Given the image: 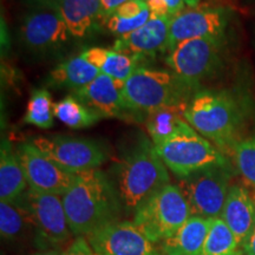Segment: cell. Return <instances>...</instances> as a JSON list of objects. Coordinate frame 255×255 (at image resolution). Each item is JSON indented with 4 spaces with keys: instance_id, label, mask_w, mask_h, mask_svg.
<instances>
[{
    "instance_id": "cell-22",
    "label": "cell",
    "mask_w": 255,
    "mask_h": 255,
    "mask_svg": "<svg viewBox=\"0 0 255 255\" xmlns=\"http://www.w3.org/2000/svg\"><path fill=\"white\" fill-rule=\"evenodd\" d=\"M33 234L31 215L21 197L14 202H0V235L8 242H15Z\"/></svg>"
},
{
    "instance_id": "cell-39",
    "label": "cell",
    "mask_w": 255,
    "mask_h": 255,
    "mask_svg": "<svg viewBox=\"0 0 255 255\" xmlns=\"http://www.w3.org/2000/svg\"><path fill=\"white\" fill-rule=\"evenodd\" d=\"M254 200H255V197H254Z\"/></svg>"
},
{
    "instance_id": "cell-8",
    "label": "cell",
    "mask_w": 255,
    "mask_h": 255,
    "mask_svg": "<svg viewBox=\"0 0 255 255\" xmlns=\"http://www.w3.org/2000/svg\"><path fill=\"white\" fill-rule=\"evenodd\" d=\"M33 225V244L39 251L59 248L73 237L63 199L56 194L39 193L28 188L21 196Z\"/></svg>"
},
{
    "instance_id": "cell-27",
    "label": "cell",
    "mask_w": 255,
    "mask_h": 255,
    "mask_svg": "<svg viewBox=\"0 0 255 255\" xmlns=\"http://www.w3.org/2000/svg\"><path fill=\"white\" fill-rule=\"evenodd\" d=\"M146 59L138 56H131L121 51L108 49V55L101 69V73L109 76L114 81L124 85L133 71L139 66L144 65Z\"/></svg>"
},
{
    "instance_id": "cell-5",
    "label": "cell",
    "mask_w": 255,
    "mask_h": 255,
    "mask_svg": "<svg viewBox=\"0 0 255 255\" xmlns=\"http://www.w3.org/2000/svg\"><path fill=\"white\" fill-rule=\"evenodd\" d=\"M154 145L165 167L178 180L213 165L227 164L221 150L187 121L173 136Z\"/></svg>"
},
{
    "instance_id": "cell-37",
    "label": "cell",
    "mask_w": 255,
    "mask_h": 255,
    "mask_svg": "<svg viewBox=\"0 0 255 255\" xmlns=\"http://www.w3.org/2000/svg\"><path fill=\"white\" fill-rule=\"evenodd\" d=\"M64 252L65 251H62L60 248H51V250L38 251L31 255H64Z\"/></svg>"
},
{
    "instance_id": "cell-7",
    "label": "cell",
    "mask_w": 255,
    "mask_h": 255,
    "mask_svg": "<svg viewBox=\"0 0 255 255\" xmlns=\"http://www.w3.org/2000/svg\"><path fill=\"white\" fill-rule=\"evenodd\" d=\"M223 40L197 38L181 43L168 53L165 63L193 90L214 77L222 66Z\"/></svg>"
},
{
    "instance_id": "cell-4",
    "label": "cell",
    "mask_w": 255,
    "mask_h": 255,
    "mask_svg": "<svg viewBox=\"0 0 255 255\" xmlns=\"http://www.w3.org/2000/svg\"><path fill=\"white\" fill-rule=\"evenodd\" d=\"M174 71L142 65L137 68L122 88L123 100L132 111L146 115L163 108H186L195 94Z\"/></svg>"
},
{
    "instance_id": "cell-11",
    "label": "cell",
    "mask_w": 255,
    "mask_h": 255,
    "mask_svg": "<svg viewBox=\"0 0 255 255\" xmlns=\"http://www.w3.org/2000/svg\"><path fill=\"white\" fill-rule=\"evenodd\" d=\"M229 14L225 8H186L170 21L167 53L186 40L197 38L225 39Z\"/></svg>"
},
{
    "instance_id": "cell-3",
    "label": "cell",
    "mask_w": 255,
    "mask_h": 255,
    "mask_svg": "<svg viewBox=\"0 0 255 255\" xmlns=\"http://www.w3.org/2000/svg\"><path fill=\"white\" fill-rule=\"evenodd\" d=\"M183 119L219 150L234 149L245 121L244 107L228 90L196 91L183 110Z\"/></svg>"
},
{
    "instance_id": "cell-16",
    "label": "cell",
    "mask_w": 255,
    "mask_h": 255,
    "mask_svg": "<svg viewBox=\"0 0 255 255\" xmlns=\"http://www.w3.org/2000/svg\"><path fill=\"white\" fill-rule=\"evenodd\" d=\"M170 21L171 18L151 17L138 30L116 39L113 49L144 59L157 52H167Z\"/></svg>"
},
{
    "instance_id": "cell-35",
    "label": "cell",
    "mask_w": 255,
    "mask_h": 255,
    "mask_svg": "<svg viewBox=\"0 0 255 255\" xmlns=\"http://www.w3.org/2000/svg\"><path fill=\"white\" fill-rule=\"evenodd\" d=\"M33 8H57L60 0H25Z\"/></svg>"
},
{
    "instance_id": "cell-2",
    "label": "cell",
    "mask_w": 255,
    "mask_h": 255,
    "mask_svg": "<svg viewBox=\"0 0 255 255\" xmlns=\"http://www.w3.org/2000/svg\"><path fill=\"white\" fill-rule=\"evenodd\" d=\"M114 183L126 214H135L155 194L170 184L165 167L151 139L138 135L114 165Z\"/></svg>"
},
{
    "instance_id": "cell-23",
    "label": "cell",
    "mask_w": 255,
    "mask_h": 255,
    "mask_svg": "<svg viewBox=\"0 0 255 255\" xmlns=\"http://www.w3.org/2000/svg\"><path fill=\"white\" fill-rule=\"evenodd\" d=\"M55 115L71 129H85L103 119L73 94L55 103Z\"/></svg>"
},
{
    "instance_id": "cell-13",
    "label": "cell",
    "mask_w": 255,
    "mask_h": 255,
    "mask_svg": "<svg viewBox=\"0 0 255 255\" xmlns=\"http://www.w3.org/2000/svg\"><path fill=\"white\" fill-rule=\"evenodd\" d=\"M23 45L33 53H50L68 43L70 31L57 8H33L20 25Z\"/></svg>"
},
{
    "instance_id": "cell-20",
    "label": "cell",
    "mask_w": 255,
    "mask_h": 255,
    "mask_svg": "<svg viewBox=\"0 0 255 255\" xmlns=\"http://www.w3.org/2000/svg\"><path fill=\"white\" fill-rule=\"evenodd\" d=\"M28 189L23 165L17 149L8 141L1 142L0 151V200L14 202Z\"/></svg>"
},
{
    "instance_id": "cell-21",
    "label": "cell",
    "mask_w": 255,
    "mask_h": 255,
    "mask_svg": "<svg viewBox=\"0 0 255 255\" xmlns=\"http://www.w3.org/2000/svg\"><path fill=\"white\" fill-rule=\"evenodd\" d=\"M101 71L81 56L72 57L59 63L51 70L46 84L55 89H69L76 91L90 84Z\"/></svg>"
},
{
    "instance_id": "cell-25",
    "label": "cell",
    "mask_w": 255,
    "mask_h": 255,
    "mask_svg": "<svg viewBox=\"0 0 255 255\" xmlns=\"http://www.w3.org/2000/svg\"><path fill=\"white\" fill-rule=\"evenodd\" d=\"M55 103L46 88L33 89L27 103L24 123L38 127L40 129H50L55 124Z\"/></svg>"
},
{
    "instance_id": "cell-19",
    "label": "cell",
    "mask_w": 255,
    "mask_h": 255,
    "mask_svg": "<svg viewBox=\"0 0 255 255\" xmlns=\"http://www.w3.org/2000/svg\"><path fill=\"white\" fill-rule=\"evenodd\" d=\"M57 9L73 38L87 37L103 18L101 0H60Z\"/></svg>"
},
{
    "instance_id": "cell-26",
    "label": "cell",
    "mask_w": 255,
    "mask_h": 255,
    "mask_svg": "<svg viewBox=\"0 0 255 255\" xmlns=\"http://www.w3.org/2000/svg\"><path fill=\"white\" fill-rule=\"evenodd\" d=\"M240 245L221 218L213 219L201 255H241Z\"/></svg>"
},
{
    "instance_id": "cell-32",
    "label": "cell",
    "mask_w": 255,
    "mask_h": 255,
    "mask_svg": "<svg viewBox=\"0 0 255 255\" xmlns=\"http://www.w3.org/2000/svg\"><path fill=\"white\" fill-rule=\"evenodd\" d=\"M64 255H97L85 237H77L64 252Z\"/></svg>"
},
{
    "instance_id": "cell-24",
    "label": "cell",
    "mask_w": 255,
    "mask_h": 255,
    "mask_svg": "<svg viewBox=\"0 0 255 255\" xmlns=\"http://www.w3.org/2000/svg\"><path fill=\"white\" fill-rule=\"evenodd\" d=\"M182 113L180 108H163L146 115V131L154 144L165 141L180 129L186 122Z\"/></svg>"
},
{
    "instance_id": "cell-1",
    "label": "cell",
    "mask_w": 255,
    "mask_h": 255,
    "mask_svg": "<svg viewBox=\"0 0 255 255\" xmlns=\"http://www.w3.org/2000/svg\"><path fill=\"white\" fill-rule=\"evenodd\" d=\"M70 229L77 237H88L104 226L119 221L122 200L113 178L101 169L76 174V180L64 195Z\"/></svg>"
},
{
    "instance_id": "cell-38",
    "label": "cell",
    "mask_w": 255,
    "mask_h": 255,
    "mask_svg": "<svg viewBox=\"0 0 255 255\" xmlns=\"http://www.w3.org/2000/svg\"><path fill=\"white\" fill-rule=\"evenodd\" d=\"M183 1H184V4H186L187 7L193 8V7H197L200 0H183Z\"/></svg>"
},
{
    "instance_id": "cell-15",
    "label": "cell",
    "mask_w": 255,
    "mask_h": 255,
    "mask_svg": "<svg viewBox=\"0 0 255 255\" xmlns=\"http://www.w3.org/2000/svg\"><path fill=\"white\" fill-rule=\"evenodd\" d=\"M122 88L123 84L100 73L90 84L73 91V95L103 119H117L129 123L142 122L145 117L128 108L123 100Z\"/></svg>"
},
{
    "instance_id": "cell-18",
    "label": "cell",
    "mask_w": 255,
    "mask_h": 255,
    "mask_svg": "<svg viewBox=\"0 0 255 255\" xmlns=\"http://www.w3.org/2000/svg\"><path fill=\"white\" fill-rule=\"evenodd\" d=\"M213 219L190 216L173 237L159 244L163 255H201Z\"/></svg>"
},
{
    "instance_id": "cell-31",
    "label": "cell",
    "mask_w": 255,
    "mask_h": 255,
    "mask_svg": "<svg viewBox=\"0 0 255 255\" xmlns=\"http://www.w3.org/2000/svg\"><path fill=\"white\" fill-rule=\"evenodd\" d=\"M107 55L108 49H103V47H90V49L83 51L79 56L101 71L102 66H103L105 62V58H107Z\"/></svg>"
},
{
    "instance_id": "cell-34",
    "label": "cell",
    "mask_w": 255,
    "mask_h": 255,
    "mask_svg": "<svg viewBox=\"0 0 255 255\" xmlns=\"http://www.w3.org/2000/svg\"><path fill=\"white\" fill-rule=\"evenodd\" d=\"M163 1L168 6L169 13H170L171 18L176 17L178 13H181V12L188 8L183 0H163Z\"/></svg>"
},
{
    "instance_id": "cell-36",
    "label": "cell",
    "mask_w": 255,
    "mask_h": 255,
    "mask_svg": "<svg viewBox=\"0 0 255 255\" xmlns=\"http://www.w3.org/2000/svg\"><path fill=\"white\" fill-rule=\"evenodd\" d=\"M242 254L244 255H255V227L251 234L248 235L246 241L242 245Z\"/></svg>"
},
{
    "instance_id": "cell-29",
    "label": "cell",
    "mask_w": 255,
    "mask_h": 255,
    "mask_svg": "<svg viewBox=\"0 0 255 255\" xmlns=\"http://www.w3.org/2000/svg\"><path fill=\"white\" fill-rule=\"evenodd\" d=\"M151 18L150 9H145L143 13L137 15L135 18L131 19H123L116 15H108V17L102 18L103 25L107 27V30L113 33L114 36L117 37H123L127 34L132 33L133 31L138 30L139 27H142L149 19Z\"/></svg>"
},
{
    "instance_id": "cell-6",
    "label": "cell",
    "mask_w": 255,
    "mask_h": 255,
    "mask_svg": "<svg viewBox=\"0 0 255 255\" xmlns=\"http://www.w3.org/2000/svg\"><path fill=\"white\" fill-rule=\"evenodd\" d=\"M132 222L152 244H161L190 218V209L180 187L168 184L132 215Z\"/></svg>"
},
{
    "instance_id": "cell-30",
    "label": "cell",
    "mask_w": 255,
    "mask_h": 255,
    "mask_svg": "<svg viewBox=\"0 0 255 255\" xmlns=\"http://www.w3.org/2000/svg\"><path fill=\"white\" fill-rule=\"evenodd\" d=\"M148 8V4H146L145 0H129L126 4L120 6L111 14L123 19H131L143 13Z\"/></svg>"
},
{
    "instance_id": "cell-28",
    "label": "cell",
    "mask_w": 255,
    "mask_h": 255,
    "mask_svg": "<svg viewBox=\"0 0 255 255\" xmlns=\"http://www.w3.org/2000/svg\"><path fill=\"white\" fill-rule=\"evenodd\" d=\"M233 154L241 176L255 188V135L239 141L233 149Z\"/></svg>"
},
{
    "instance_id": "cell-33",
    "label": "cell",
    "mask_w": 255,
    "mask_h": 255,
    "mask_svg": "<svg viewBox=\"0 0 255 255\" xmlns=\"http://www.w3.org/2000/svg\"><path fill=\"white\" fill-rule=\"evenodd\" d=\"M129 1V0H101V7H102V14L104 17H108L116 11L120 6Z\"/></svg>"
},
{
    "instance_id": "cell-14",
    "label": "cell",
    "mask_w": 255,
    "mask_h": 255,
    "mask_svg": "<svg viewBox=\"0 0 255 255\" xmlns=\"http://www.w3.org/2000/svg\"><path fill=\"white\" fill-rule=\"evenodd\" d=\"M17 152L30 189L62 196L75 182L76 174L53 162L30 141L19 144Z\"/></svg>"
},
{
    "instance_id": "cell-17",
    "label": "cell",
    "mask_w": 255,
    "mask_h": 255,
    "mask_svg": "<svg viewBox=\"0 0 255 255\" xmlns=\"http://www.w3.org/2000/svg\"><path fill=\"white\" fill-rule=\"evenodd\" d=\"M221 219L235 235L242 247L248 235L255 227V200L246 188L231 186L223 207Z\"/></svg>"
},
{
    "instance_id": "cell-10",
    "label": "cell",
    "mask_w": 255,
    "mask_h": 255,
    "mask_svg": "<svg viewBox=\"0 0 255 255\" xmlns=\"http://www.w3.org/2000/svg\"><path fill=\"white\" fill-rule=\"evenodd\" d=\"M231 171L227 164L213 165L181 178V191L186 197L191 216L221 218L229 191Z\"/></svg>"
},
{
    "instance_id": "cell-12",
    "label": "cell",
    "mask_w": 255,
    "mask_h": 255,
    "mask_svg": "<svg viewBox=\"0 0 255 255\" xmlns=\"http://www.w3.org/2000/svg\"><path fill=\"white\" fill-rule=\"evenodd\" d=\"M85 238L97 255H163L135 223L128 220L109 223Z\"/></svg>"
},
{
    "instance_id": "cell-9",
    "label": "cell",
    "mask_w": 255,
    "mask_h": 255,
    "mask_svg": "<svg viewBox=\"0 0 255 255\" xmlns=\"http://www.w3.org/2000/svg\"><path fill=\"white\" fill-rule=\"evenodd\" d=\"M30 142L53 162L73 174L100 169L110 156L107 145L87 137L43 135L33 137Z\"/></svg>"
}]
</instances>
